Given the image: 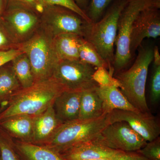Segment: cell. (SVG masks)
Listing matches in <instances>:
<instances>
[{
	"instance_id": "29",
	"label": "cell",
	"mask_w": 160,
	"mask_h": 160,
	"mask_svg": "<svg viewBox=\"0 0 160 160\" xmlns=\"http://www.w3.org/2000/svg\"><path fill=\"white\" fill-rule=\"evenodd\" d=\"M150 101L153 104L158 102L160 98V64L153 63L150 87Z\"/></svg>"
},
{
	"instance_id": "6",
	"label": "cell",
	"mask_w": 160,
	"mask_h": 160,
	"mask_svg": "<svg viewBox=\"0 0 160 160\" xmlns=\"http://www.w3.org/2000/svg\"><path fill=\"white\" fill-rule=\"evenodd\" d=\"M160 8V0H129L118 22L113 68L115 74L126 69L132 60L130 36L135 20L140 12L149 8Z\"/></svg>"
},
{
	"instance_id": "28",
	"label": "cell",
	"mask_w": 160,
	"mask_h": 160,
	"mask_svg": "<svg viewBox=\"0 0 160 160\" xmlns=\"http://www.w3.org/2000/svg\"><path fill=\"white\" fill-rule=\"evenodd\" d=\"M6 10L12 8H24L41 14L44 7L39 0H4Z\"/></svg>"
},
{
	"instance_id": "35",
	"label": "cell",
	"mask_w": 160,
	"mask_h": 160,
	"mask_svg": "<svg viewBox=\"0 0 160 160\" xmlns=\"http://www.w3.org/2000/svg\"><path fill=\"white\" fill-rule=\"evenodd\" d=\"M6 10V6H5V1L4 0H0V17L5 12Z\"/></svg>"
},
{
	"instance_id": "22",
	"label": "cell",
	"mask_w": 160,
	"mask_h": 160,
	"mask_svg": "<svg viewBox=\"0 0 160 160\" xmlns=\"http://www.w3.org/2000/svg\"><path fill=\"white\" fill-rule=\"evenodd\" d=\"M12 66L22 88L30 87L35 83V80L30 61L23 52L15 58L11 62Z\"/></svg>"
},
{
	"instance_id": "25",
	"label": "cell",
	"mask_w": 160,
	"mask_h": 160,
	"mask_svg": "<svg viewBox=\"0 0 160 160\" xmlns=\"http://www.w3.org/2000/svg\"><path fill=\"white\" fill-rule=\"evenodd\" d=\"M92 79L101 86H113L121 89L122 87L119 81L113 77L105 67H100L95 69L92 76Z\"/></svg>"
},
{
	"instance_id": "7",
	"label": "cell",
	"mask_w": 160,
	"mask_h": 160,
	"mask_svg": "<svg viewBox=\"0 0 160 160\" xmlns=\"http://www.w3.org/2000/svg\"><path fill=\"white\" fill-rule=\"evenodd\" d=\"M41 21V26L53 38L63 33H74L83 38L89 24L74 11L59 6L44 7Z\"/></svg>"
},
{
	"instance_id": "20",
	"label": "cell",
	"mask_w": 160,
	"mask_h": 160,
	"mask_svg": "<svg viewBox=\"0 0 160 160\" xmlns=\"http://www.w3.org/2000/svg\"><path fill=\"white\" fill-rule=\"evenodd\" d=\"M95 89V88L82 91L78 119H93L108 113L105 111L102 100Z\"/></svg>"
},
{
	"instance_id": "18",
	"label": "cell",
	"mask_w": 160,
	"mask_h": 160,
	"mask_svg": "<svg viewBox=\"0 0 160 160\" xmlns=\"http://www.w3.org/2000/svg\"><path fill=\"white\" fill-rule=\"evenodd\" d=\"M13 140L15 149L22 160H65L59 153L46 146Z\"/></svg>"
},
{
	"instance_id": "8",
	"label": "cell",
	"mask_w": 160,
	"mask_h": 160,
	"mask_svg": "<svg viewBox=\"0 0 160 160\" xmlns=\"http://www.w3.org/2000/svg\"><path fill=\"white\" fill-rule=\"evenodd\" d=\"M95 69L80 61H61L57 65L53 78L65 91H81L98 86L92 79Z\"/></svg>"
},
{
	"instance_id": "16",
	"label": "cell",
	"mask_w": 160,
	"mask_h": 160,
	"mask_svg": "<svg viewBox=\"0 0 160 160\" xmlns=\"http://www.w3.org/2000/svg\"><path fill=\"white\" fill-rule=\"evenodd\" d=\"M0 126L13 139L32 143L33 138V116L18 115L0 121Z\"/></svg>"
},
{
	"instance_id": "37",
	"label": "cell",
	"mask_w": 160,
	"mask_h": 160,
	"mask_svg": "<svg viewBox=\"0 0 160 160\" xmlns=\"http://www.w3.org/2000/svg\"><path fill=\"white\" fill-rule=\"evenodd\" d=\"M3 109V108L2 107H0V112L2 111Z\"/></svg>"
},
{
	"instance_id": "34",
	"label": "cell",
	"mask_w": 160,
	"mask_h": 160,
	"mask_svg": "<svg viewBox=\"0 0 160 160\" xmlns=\"http://www.w3.org/2000/svg\"><path fill=\"white\" fill-rule=\"evenodd\" d=\"M74 1L80 8L86 12L89 5V0H74Z\"/></svg>"
},
{
	"instance_id": "14",
	"label": "cell",
	"mask_w": 160,
	"mask_h": 160,
	"mask_svg": "<svg viewBox=\"0 0 160 160\" xmlns=\"http://www.w3.org/2000/svg\"><path fill=\"white\" fill-rule=\"evenodd\" d=\"M55 112L53 105L39 114L33 116L32 143L42 145L51 137L62 124Z\"/></svg>"
},
{
	"instance_id": "26",
	"label": "cell",
	"mask_w": 160,
	"mask_h": 160,
	"mask_svg": "<svg viewBox=\"0 0 160 160\" xmlns=\"http://www.w3.org/2000/svg\"><path fill=\"white\" fill-rule=\"evenodd\" d=\"M112 0H89L86 12L92 23L101 19L105 10Z\"/></svg>"
},
{
	"instance_id": "32",
	"label": "cell",
	"mask_w": 160,
	"mask_h": 160,
	"mask_svg": "<svg viewBox=\"0 0 160 160\" xmlns=\"http://www.w3.org/2000/svg\"><path fill=\"white\" fill-rule=\"evenodd\" d=\"M23 52L20 48L0 50V67L10 62L15 58Z\"/></svg>"
},
{
	"instance_id": "12",
	"label": "cell",
	"mask_w": 160,
	"mask_h": 160,
	"mask_svg": "<svg viewBox=\"0 0 160 160\" xmlns=\"http://www.w3.org/2000/svg\"><path fill=\"white\" fill-rule=\"evenodd\" d=\"M159 8H149L142 10L135 20L130 36V52L133 57L146 38H156L160 36Z\"/></svg>"
},
{
	"instance_id": "31",
	"label": "cell",
	"mask_w": 160,
	"mask_h": 160,
	"mask_svg": "<svg viewBox=\"0 0 160 160\" xmlns=\"http://www.w3.org/2000/svg\"><path fill=\"white\" fill-rule=\"evenodd\" d=\"M20 48L9 35L0 19V50Z\"/></svg>"
},
{
	"instance_id": "24",
	"label": "cell",
	"mask_w": 160,
	"mask_h": 160,
	"mask_svg": "<svg viewBox=\"0 0 160 160\" xmlns=\"http://www.w3.org/2000/svg\"><path fill=\"white\" fill-rule=\"evenodd\" d=\"M0 160H22L15 149L13 138L1 126Z\"/></svg>"
},
{
	"instance_id": "27",
	"label": "cell",
	"mask_w": 160,
	"mask_h": 160,
	"mask_svg": "<svg viewBox=\"0 0 160 160\" xmlns=\"http://www.w3.org/2000/svg\"><path fill=\"white\" fill-rule=\"evenodd\" d=\"M39 1L44 7L48 6H59L66 7L77 13L87 23H92L86 12L78 6L74 0H39Z\"/></svg>"
},
{
	"instance_id": "33",
	"label": "cell",
	"mask_w": 160,
	"mask_h": 160,
	"mask_svg": "<svg viewBox=\"0 0 160 160\" xmlns=\"http://www.w3.org/2000/svg\"><path fill=\"white\" fill-rule=\"evenodd\" d=\"M112 159L113 160H150L137 151H119Z\"/></svg>"
},
{
	"instance_id": "9",
	"label": "cell",
	"mask_w": 160,
	"mask_h": 160,
	"mask_svg": "<svg viewBox=\"0 0 160 160\" xmlns=\"http://www.w3.org/2000/svg\"><path fill=\"white\" fill-rule=\"evenodd\" d=\"M0 19L12 39L19 46L28 41L41 25V14L24 8L6 9Z\"/></svg>"
},
{
	"instance_id": "36",
	"label": "cell",
	"mask_w": 160,
	"mask_h": 160,
	"mask_svg": "<svg viewBox=\"0 0 160 160\" xmlns=\"http://www.w3.org/2000/svg\"><path fill=\"white\" fill-rule=\"evenodd\" d=\"M91 160H113L112 158H99L95 159H92Z\"/></svg>"
},
{
	"instance_id": "19",
	"label": "cell",
	"mask_w": 160,
	"mask_h": 160,
	"mask_svg": "<svg viewBox=\"0 0 160 160\" xmlns=\"http://www.w3.org/2000/svg\"><path fill=\"white\" fill-rule=\"evenodd\" d=\"M82 37L72 33H61L53 38L55 50L61 61L78 60Z\"/></svg>"
},
{
	"instance_id": "23",
	"label": "cell",
	"mask_w": 160,
	"mask_h": 160,
	"mask_svg": "<svg viewBox=\"0 0 160 160\" xmlns=\"http://www.w3.org/2000/svg\"><path fill=\"white\" fill-rule=\"evenodd\" d=\"M79 59L83 62L93 67H105L109 69V66L91 43L82 38L79 49Z\"/></svg>"
},
{
	"instance_id": "4",
	"label": "cell",
	"mask_w": 160,
	"mask_h": 160,
	"mask_svg": "<svg viewBox=\"0 0 160 160\" xmlns=\"http://www.w3.org/2000/svg\"><path fill=\"white\" fill-rule=\"evenodd\" d=\"M153 60V49H140L132 66L115 75L121 86V91L135 108L143 112H150L146 98V86L148 69Z\"/></svg>"
},
{
	"instance_id": "21",
	"label": "cell",
	"mask_w": 160,
	"mask_h": 160,
	"mask_svg": "<svg viewBox=\"0 0 160 160\" xmlns=\"http://www.w3.org/2000/svg\"><path fill=\"white\" fill-rule=\"evenodd\" d=\"M22 89L15 74L11 62L0 67V105L5 108L7 103Z\"/></svg>"
},
{
	"instance_id": "17",
	"label": "cell",
	"mask_w": 160,
	"mask_h": 160,
	"mask_svg": "<svg viewBox=\"0 0 160 160\" xmlns=\"http://www.w3.org/2000/svg\"><path fill=\"white\" fill-rule=\"evenodd\" d=\"M95 89L102 100L106 112H110L113 110L140 112L129 102L119 88L113 86H98Z\"/></svg>"
},
{
	"instance_id": "3",
	"label": "cell",
	"mask_w": 160,
	"mask_h": 160,
	"mask_svg": "<svg viewBox=\"0 0 160 160\" xmlns=\"http://www.w3.org/2000/svg\"><path fill=\"white\" fill-rule=\"evenodd\" d=\"M109 124V112L93 119L63 123L42 146L60 153L78 144L93 141Z\"/></svg>"
},
{
	"instance_id": "10",
	"label": "cell",
	"mask_w": 160,
	"mask_h": 160,
	"mask_svg": "<svg viewBox=\"0 0 160 160\" xmlns=\"http://www.w3.org/2000/svg\"><path fill=\"white\" fill-rule=\"evenodd\" d=\"M93 141L110 149L125 152L137 151L147 142L124 122L109 124Z\"/></svg>"
},
{
	"instance_id": "1",
	"label": "cell",
	"mask_w": 160,
	"mask_h": 160,
	"mask_svg": "<svg viewBox=\"0 0 160 160\" xmlns=\"http://www.w3.org/2000/svg\"><path fill=\"white\" fill-rule=\"evenodd\" d=\"M62 87L52 77L22 88L9 100L0 112V121L18 115L33 116L39 114L53 105L63 91Z\"/></svg>"
},
{
	"instance_id": "2",
	"label": "cell",
	"mask_w": 160,
	"mask_h": 160,
	"mask_svg": "<svg viewBox=\"0 0 160 160\" xmlns=\"http://www.w3.org/2000/svg\"><path fill=\"white\" fill-rule=\"evenodd\" d=\"M128 1L115 0L102 18L97 22L87 24L83 37L91 43L107 63L108 71L112 75L114 74V47L117 36L118 22L120 14Z\"/></svg>"
},
{
	"instance_id": "30",
	"label": "cell",
	"mask_w": 160,
	"mask_h": 160,
	"mask_svg": "<svg viewBox=\"0 0 160 160\" xmlns=\"http://www.w3.org/2000/svg\"><path fill=\"white\" fill-rule=\"evenodd\" d=\"M150 160H160V138L147 142L143 148L137 151Z\"/></svg>"
},
{
	"instance_id": "13",
	"label": "cell",
	"mask_w": 160,
	"mask_h": 160,
	"mask_svg": "<svg viewBox=\"0 0 160 160\" xmlns=\"http://www.w3.org/2000/svg\"><path fill=\"white\" fill-rule=\"evenodd\" d=\"M119 151L92 141L72 146L59 154L65 160H91L99 158H112Z\"/></svg>"
},
{
	"instance_id": "5",
	"label": "cell",
	"mask_w": 160,
	"mask_h": 160,
	"mask_svg": "<svg viewBox=\"0 0 160 160\" xmlns=\"http://www.w3.org/2000/svg\"><path fill=\"white\" fill-rule=\"evenodd\" d=\"M20 48L30 61L35 83L52 77L60 60L55 50L53 37L41 25L28 41L20 45Z\"/></svg>"
},
{
	"instance_id": "15",
	"label": "cell",
	"mask_w": 160,
	"mask_h": 160,
	"mask_svg": "<svg viewBox=\"0 0 160 160\" xmlns=\"http://www.w3.org/2000/svg\"><path fill=\"white\" fill-rule=\"evenodd\" d=\"M82 91H64L53 103L56 114L62 122L78 119Z\"/></svg>"
},
{
	"instance_id": "11",
	"label": "cell",
	"mask_w": 160,
	"mask_h": 160,
	"mask_svg": "<svg viewBox=\"0 0 160 160\" xmlns=\"http://www.w3.org/2000/svg\"><path fill=\"white\" fill-rule=\"evenodd\" d=\"M119 122H126L147 142L159 136V122L150 112L113 110L109 112L110 124Z\"/></svg>"
}]
</instances>
